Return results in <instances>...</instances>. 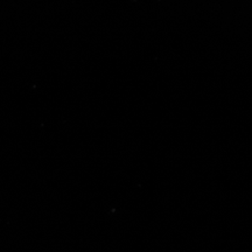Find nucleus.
Segmentation results:
<instances>
[]
</instances>
